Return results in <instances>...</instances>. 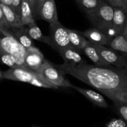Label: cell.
I'll return each mask as SVG.
<instances>
[{
  "mask_svg": "<svg viewBox=\"0 0 127 127\" xmlns=\"http://www.w3.org/2000/svg\"><path fill=\"white\" fill-rule=\"evenodd\" d=\"M63 73L69 74L91 87L113 102H127V69L111 66H98L86 62L75 67L55 65Z\"/></svg>",
  "mask_w": 127,
  "mask_h": 127,
  "instance_id": "obj_1",
  "label": "cell"
},
{
  "mask_svg": "<svg viewBox=\"0 0 127 127\" xmlns=\"http://www.w3.org/2000/svg\"><path fill=\"white\" fill-rule=\"evenodd\" d=\"M2 78L14 81L26 82L38 87L47 88H58L45 80L38 72L32 70L24 66H16L2 72Z\"/></svg>",
  "mask_w": 127,
  "mask_h": 127,
  "instance_id": "obj_2",
  "label": "cell"
},
{
  "mask_svg": "<svg viewBox=\"0 0 127 127\" xmlns=\"http://www.w3.org/2000/svg\"><path fill=\"white\" fill-rule=\"evenodd\" d=\"M89 22L95 28L102 31L110 37L114 7L103 1L96 8L85 12ZM111 38V37H110Z\"/></svg>",
  "mask_w": 127,
  "mask_h": 127,
  "instance_id": "obj_3",
  "label": "cell"
},
{
  "mask_svg": "<svg viewBox=\"0 0 127 127\" xmlns=\"http://www.w3.org/2000/svg\"><path fill=\"white\" fill-rule=\"evenodd\" d=\"M0 51L14 57L18 66H24L26 49L5 29L0 28Z\"/></svg>",
  "mask_w": 127,
  "mask_h": 127,
  "instance_id": "obj_4",
  "label": "cell"
},
{
  "mask_svg": "<svg viewBox=\"0 0 127 127\" xmlns=\"http://www.w3.org/2000/svg\"><path fill=\"white\" fill-rule=\"evenodd\" d=\"M38 73L48 82L60 87L73 88V85L66 79L62 72L47 59H45L42 65L38 70Z\"/></svg>",
  "mask_w": 127,
  "mask_h": 127,
  "instance_id": "obj_5",
  "label": "cell"
},
{
  "mask_svg": "<svg viewBox=\"0 0 127 127\" xmlns=\"http://www.w3.org/2000/svg\"><path fill=\"white\" fill-rule=\"evenodd\" d=\"M50 47L58 52L66 47H71L69 43L67 28L58 21L50 23Z\"/></svg>",
  "mask_w": 127,
  "mask_h": 127,
  "instance_id": "obj_6",
  "label": "cell"
},
{
  "mask_svg": "<svg viewBox=\"0 0 127 127\" xmlns=\"http://www.w3.org/2000/svg\"><path fill=\"white\" fill-rule=\"evenodd\" d=\"M32 13L34 19H42L49 23L58 21L55 0H40Z\"/></svg>",
  "mask_w": 127,
  "mask_h": 127,
  "instance_id": "obj_7",
  "label": "cell"
},
{
  "mask_svg": "<svg viewBox=\"0 0 127 127\" xmlns=\"http://www.w3.org/2000/svg\"><path fill=\"white\" fill-rule=\"evenodd\" d=\"M101 58L109 65L118 68L127 69V62L125 57L119 54L117 51L105 46L94 44Z\"/></svg>",
  "mask_w": 127,
  "mask_h": 127,
  "instance_id": "obj_8",
  "label": "cell"
},
{
  "mask_svg": "<svg viewBox=\"0 0 127 127\" xmlns=\"http://www.w3.org/2000/svg\"><path fill=\"white\" fill-rule=\"evenodd\" d=\"M45 59L43 54L35 46L26 50L24 56V65L32 70L38 72Z\"/></svg>",
  "mask_w": 127,
  "mask_h": 127,
  "instance_id": "obj_9",
  "label": "cell"
},
{
  "mask_svg": "<svg viewBox=\"0 0 127 127\" xmlns=\"http://www.w3.org/2000/svg\"><path fill=\"white\" fill-rule=\"evenodd\" d=\"M126 28H127V10L122 7H114V14L110 31V33H112V37L122 33Z\"/></svg>",
  "mask_w": 127,
  "mask_h": 127,
  "instance_id": "obj_10",
  "label": "cell"
},
{
  "mask_svg": "<svg viewBox=\"0 0 127 127\" xmlns=\"http://www.w3.org/2000/svg\"><path fill=\"white\" fill-rule=\"evenodd\" d=\"M7 30L17 41L23 46L26 50L31 47H35L34 42L28 35L26 26H18V27H10L5 29Z\"/></svg>",
  "mask_w": 127,
  "mask_h": 127,
  "instance_id": "obj_11",
  "label": "cell"
},
{
  "mask_svg": "<svg viewBox=\"0 0 127 127\" xmlns=\"http://www.w3.org/2000/svg\"><path fill=\"white\" fill-rule=\"evenodd\" d=\"M58 54L64 60L63 64L66 65L75 67L86 62L81 55V52L72 47H66L58 51Z\"/></svg>",
  "mask_w": 127,
  "mask_h": 127,
  "instance_id": "obj_12",
  "label": "cell"
},
{
  "mask_svg": "<svg viewBox=\"0 0 127 127\" xmlns=\"http://www.w3.org/2000/svg\"><path fill=\"white\" fill-rule=\"evenodd\" d=\"M82 34L87 41L97 45L106 46L110 40V37L95 27L86 29L82 32Z\"/></svg>",
  "mask_w": 127,
  "mask_h": 127,
  "instance_id": "obj_13",
  "label": "cell"
},
{
  "mask_svg": "<svg viewBox=\"0 0 127 127\" xmlns=\"http://www.w3.org/2000/svg\"><path fill=\"white\" fill-rule=\"evenodd\" d=\"M73 88L83 95L84 97H86L89 100H90L92 103H93L95 105L103 108H107L109 107V105L107 104L104 97L98 93L97 92H95L93 90L80 88V87H76L74 85H73Z\"/></svg>",
  "mask_w": 127,
  "mask_h": 127,
  "instance_id": "obj_14",
  "label": "cell"
},
{
  "mask_svg": "<svg viewBox=\"0 0 127 127\" xmlns=\"http://www.w3.org/2000/svg\"><path fill=\"white\" fill-rule=\"evenodd\" d=\"M106 46L126 54L127 52V28L124 30L122 33L110 38V41Z\"/></svg>",
  "mask_w": 127,
  "mask_h": 127,
  "instance_id": "obj_15",
  "label": "cell"
},
{
  "mask_svg": "<svg viewBox=\"0 0 127 127\" xmlns=\"http://www.w3.org/2000/svg\"><path fill=\"white\" fill-rule=\"evenodd\" d=\"M0 6L2 10L5 21L7 25L6 29L22 26V24L20 20V17L11 7L2 4H0Z\"/></svg>",
  "mask_w": 127,
  "mask_h": 127,
  "instance_id": "obj_16",
  "label": "cell"
},
{
  "mask_svg": "<svg viewBox=\"0 0 127 127\" xmlns=\"http://www.w3.org/2000/svg\"><path fill=\"white\" fill-rule=\"evenodd\" d=\"M82 51L85 53V54L95 64V65L98 66H107L109 64L106 63L101 57L99 54L98 53L97 51L95 49L94 44L93 43L87 41L86 44L84 45Z\"/></svg>",
  "mask_w": 127,
  "mask_h": 127,
  "instance_id": "obj_17",
  "label": "cell"
},
{
  "mask_svg": "<svg viewBox=\"0 0 127 127\" xmlns=\"http://www.w3.org/2000/svg\"><path fill=\"white\" fill-rule=\"evenodd\" d=\"M67 31L71 46L79 52L82 51V49L88 41L83 36L82 32L77 30L68 28Z\"/></svg>",
  "mask_w": 127,
  "mask_h": 127,
  "instance_id": "obj_18",
  "label": "cell"
},
{
  "mask_svg": "<svg viewBox=\"0 0 127 127\" xmlns=\"http://www.w3.org/2000/svg\"><path fill=\"white\" fill-rule=\"evenodd\" d=\"M28 35L32 40L40 41L43 43L48 44L50 46L51 42L49 36H45L41 31L40 29L36 24L35 21L31 22L26 26Z\"/></svg>",
  "mask_w": 127,
  "mask_h": 127,
  "instance_id": "obj_19",
  "label": "cell"
},
{
  "mask_svg": "<svg viewBox=\"0 0 127 127\" xmlns=\"http://www.w3.org/2000/svg\"><path fill=\"white\" fill-rule=\"evenodd\" d=\"M20 20L23 26H27L35 21L32 9L28 0H21Z\"/></svg>",
  "mask_w": 127,
  "mask_h": 127,
  "instance_id": "obj_20",
  "label": "cell"
},
{
  "mask_svg": "<svg viewBox=\"0 0 127 127\" xmlns=\"http://www.w3.org/2000/svg\"><path fill=\"white\" fill-rule=\"evenodd\" d=\"M82 10L84 12L96 8L102 2V0H74Z\"/></svg>",
  "mask_w": 127,
  "mask_h": 127,
  "instance_id": "obj_21",
  "label": "cell"
},
{
  "mask_svg": "<svg viewBox=\"0 0 127 127\" xmlns=\"http://www.w3.org/2000/svg\"><path fill=\"white\" fill-rule=\"evenodd\" d=\"M115 108L117 111V113L120 117V118L127 121V102L122 101H117L113 102Z\"/></svg>",
  "mask_w": 127,
  "mask_h": 127,
  "instance_id": "obj_22",
  "label": "cell"
},
{
  "mask_svg": "<svg viewBox=\"0 0 127 127\" xmlns=\"http://www.w3.org/2000/svg\"><path fill=\"white\" fill-rule=\"evenodd\" d=\"M0 63L6 65L10 68L17 66L14 57L11 55L0 51Z\"/></svg>",
  "mask_w": 127,
  "mask_h": 127,
  "instance_id": "obj_23",
  "label": "cell"
},
{
  "mask_svg": "<svg viewBox=\"0 0 127 127\" xmlns=\"http://www.w3.org/2000/svg\"><path fill=\"white\" fill-rule=\"evenodd\" d=\"M105 127H127V122L122 118H112L105 125Z\"/></svg>",
  "mask_w": 127,
  "mask_h": 127,
  "instance_id": "obj_24",
  "label": "cell"
},
{
  "mask_svg": "<svg viewBox=\"0 0 127 127\" xmlns=\"http://www.w3.org/2000/svg\"><path fill=\"white\" fill-rule=\"evenodd\" d=\"M107 1L113 7H122L127 10V0H107Z\"/></svg>",
  "mask_w": 127,
  "mask_h": 127,
  "instance_id": "obj_25",
  "label": "cell"
},
{
  "mask_svg": "<svg viewBox=\"0 0 127 127\" xmlns=\"http://www.w3.org/2000/svg\"><path fill=\"white\" fill-rule=\"evenodd\" d=\"M21 0H11L12 9L20 17V11H21Z\"/></svg>",
  "mask_w": 127,
  "mask_h": 127,
  "instance_id": "obj_26",
  "label": "cell"
},
{
  "mask_svg": "<svg viewBox=\"0 0 127 127\" xmlns=\"http://www.w3.org/2000/svg\"><path fill=\"white\" fill-rule=\"evenodd\" d=\"M0 28L6 29L7 28V25H6V21H5L4 17L2 10L0 6Z\"/></svg>",
  "mask_w": 127,
  "mask_h": 127,
  "instance_id": "obj_27",
  "label": "cell"
},
{
  "mask_svg": "<svg viewBox=\"0 0 127 127\" xmlns=\"http://www.w3.org/2000/svg\"><path fill=\"white\" fill-rule=\"evenodd\" d=\"M28 1L30 4V6L31 7V9H32V12H33V11L35 9V8L37 6L38 2L40 1V0H28Z\"/></svg>",
  "mask_w": 127,
  "mask_h": 127,
  "instance_id": "obj_28",
  "label": "cell"
},
{
  "mask_svg": "<svg viewBox=\"0 0 127 127\" xmlns=\"http://www.w3.org/2000/svg\"><path fill=\"white\" fill-rule=\"evenodd\" d=\"M0 4L6 5V6H9V7L12 8V6H11V0H0Z\"/></svg>",
  "mask_w": 127,
  "mask_h": 127,
  "instance_id": "obj_29",
  "label": "cell"
},
{
  "mask_svg": "<svg viewBox=\"0 0 127 127\" xmlns=\"http://www.w3.org/2000/svg\"><path fill=\"white\" fill-rule=\"evenodd\" d=\"M1 79H2V72H1V71L0 70V80H1Z\"/></svg>",
  "mask_w": 127,
  "mask_h": 127,
  "instance_id": "obj_30",
  "label": "cell"
},
{
  "mask_svg": "<svg viewBox=\"0 0 127 127\" xmlns=\"http://www.w3.org/2000/svg\"><path fill=\"white\" fill-rule=\"evenodd\" d=\"M103 1H105V2H107V0H102Z\"/></svg>",
  "mask_w": 127,
  "mask_h": 127,
  "instance_id": "obj_31",
  "label": "cell"
},
{
  "mask_svg": "<svg viewBox=\"0 0 127 127\" xmlns=\"http://www.w3.org/2000/svg\"><path fill=\"white\" fill-rule=\"evenodd\" d=\"M35 127V126H33V127Z\"/></svg>",
  "mask_w": 127,
  "mask_h": 127,
  "instance_id": "obj_32",
  "label": "cell"
}]
</instances>
